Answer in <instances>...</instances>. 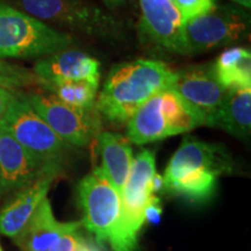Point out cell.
<instances>
[{"label":"cell","instance_id":"9","mask_svg":"<svg viewBox=\"0 0 251 251\" xmlns=\"http://www.w3.org/2000/svg\"><path fill=\"white\" fill-rule=\"evenodd\" d=\"M78 198L84 214L81 224L99 244L109 243L120 221L121 196L100 166L79 181Z\"/></svg>","mask_w":251,"mask_h":251},{"label":"cell","instance_id":"26","mask_svg":"<svg viewBox=\"0 0 251 251\" xmlns=\"http://www.w3.org/2000/svg\"><path fill=\"white\" fill-rule=\"evenodd\" d=\"M14 94L7 89L0 87V120H1L4 114L7 111L9 103H11L12 99H13Z\"/></svg>","mask_w":251,"mask_h":251},{"label":"cell","instance_id":"28","mask_svg":"<svg viewBox=\"0 0 251 251\" xmlns=\"http://www.w3.org/2000/svg\"><path fill=\"white\" fill-rule=\"evenodd\" d=\"M100 1H102L103 4L109 8H115V7H119V6L124 5L126 0H100Z\"/></svg>","mask_w":251,"mask_h":251},{"label":"cell","instance_id":"19","mask_svg":"<svg viewBox=\"0 0 251 251\" xmlns=\"http://www.w3.org/2000/svg\"><path fill=\"white\" fill-rule=\"evenodd\" d=\"M213 69L216 79L226 90L235 87H251V52L242 47L225 50L215 62Z\"/></svg>","mask_w":251,"mask_h":251},{"label":"cell","instance_id":"23","mask_svg":"<svg viewBox=\"0 0 251 251\" xmlns=\"http://www.w3.org/2000/svg\"><path fill=\"white\" fill-rule=\"evenodd\" d=\"M80 235L81 231H79V229L74 231H69V233L64 234L63 236L59 237L58 240L52 244V247L50 248L49 251H74L78 240H79Z\"/></svg>","mask_w":251,"mask_h":251},{"label":"cell","instance_id":"2","mask_svg":"<svg viewBox=\"0 0 251 251\" xmlns=\"http://www.w3.org/2000/svg\"><path fill=\"white\" fill-rule=\"evenodd\" d=\"M233 169L225 146L186 136L162 176V191L190 202H205L214 194L219 178Z\"/></svg>","mask_w":251,"mask_h":251},{"label":"cell","instance_id":"13","mask_svg":"<svg viewBox=\"0 0 251 251\" xmlns=\"http://www.w3.org/2000/svg\"><path fill=\"white\" fill-rule=\"evenodd\" d=\"M172 87L202 115L205 122L219 107L227 92L216 79L213 63L177 70Z\"/></svg>","mask_w":251,"mask_h":251},{"label":"cell","instance_id":"8","mask_svg":"<svg viewBox=\"0 0 251 251\" xmlns=\"http://www.w3.org/2000/svg\"><path fill=\"white\" fill-rule=\"evenodd\" d=\"M250 15L234 5H214L205 13L187 19L184 34L190 55L230 46L246 39Z\"/></svg>","mask_w":251,"mask_h":251},{"label":"cell","instance_id":"25","mask_svg":"<svg viewBox=\"0 0 251 251\" xmlns=\"http://www.w3.org/2000/svg\"><path fill=\"white\" fill-rule=\"evenodd\" d=\"M74 251H106L103 246L99 244L93 237H87L84 234L80 235L79 240L75 247Z\"/></svg>","mask_w":251,"mask_h":251},{"label":"cell","instance_id":"5","mask_svg":"<svg viewBox=\"0 0 251 251\" xmlns=\"http://www.w3.org/2000/svg\"><path fill=\"white\" fill-rule=\"evenodd\" d=\"M0 124L50 174L56 177L61 172L72 147L34 111L26 96L14 94Z\"/></svg>","mask_w":251,"mask_h":251},{"label":"cell","instance_id":"21","mask_svg":"<svg viewBox=\"0 0 251 251\" xmlns=\"http://www.w3.org/2000/svg\"><path fill=\"white\" fill-rule=\"evenodd\" d=\"M33 84H41L40 79L33 71L19 65L0 62V87L9 90Z\"/></svg>","mask_w":251,"mask_h":251},{"label":"cell","instance_id":"15","mask_svg":"<svg viewBox=\"0 0 251 251\" xmlns=\"http://www.w3.org/2000/svg\"><path fill=\"white\" fill-rule=\"evenodd\" d=\"M81 225V221H57L50 200L46 197L13 240L21 251H49L59 237L77 230Z\"/></svg>","mask_w":251,"mask_h":251},{"label":"cell","instance_id":"30","mask_svg":"<svg viewBox=\"0 0 251 251\" xmlns=\"http://www.w3.org/2000/svg\"><path fill=\"white\" fill-rule=\"evenodd\" d=\"M0 251H2V248H1V244H0Z\"/></svg>","mask_w":251,"mask_h":251},{"label":"cell","instance_id":"10","mask_svg":"<svg viewBox=\"0 0 251 251\" xmlns=\"http://www.w3.org/2000/svg\"><path fill=\"white\" fill-rule=\"evenodd\" d=\"M26 99L47 125L71 147L85 148L98 140L101 133V117L97 107H74L52 94H29Z\"/></svg>","mask_w":251,"mask_h":251},{"label":"cell","instance_id":"7","mask_svg":"<svg viewBox=\"0 0 251 251\" xmlns=\"http://www.w3.org/2000/svg\"><path fill=\"white\" fill-rule=\"evenodd\" d=\"M156 174L155 153L142 150L133 158L131 169L121 194V216L109 241L113 251H135L144 221V211L153 193L150 181Z\"/></svg>","mask_w":251,"mask_h":251},{"label":"cell","instance_id":"11","mask_svg":"<svg viewBox=\"0 0 251 251\" xmlns=\"http://www.w3.org/2000/svg\"><path fill=\"white\" fill-rule=\"evenodd\" d=\"M142 35L153 46L178 55H190L184 24L171 0H140Z\"/></svg>","mask_w":251,"mask_h":251},{"label":"cell","instance_id":"12","mask_svg":"<svg viewBox=\"0 0 251 251\" xmlns=\"http://www.w3.org/2000/svg\"><path fill=\"white\" fill-rule=\"evenodd\" d=\"M43 177L55 178L0 124V186L20 191Z\"/></svg>","mask_w":251,"mask_h":251},{"label":"cell","instance_id":"4","mask_svg":"<svg viewBox=\"0 0 251 251\" xmlns=\"http://www.w3.org/2000/svg\"><path fill=\"white\" fill-rule=\"evenodd\" d=\"M74 39L0 0V58H36L68 49Z\"/></svg>","mask_w":251,"mask_h":251},{"label":"cell","instance_id":"17","mask_svg":"<svg viewBox=\"0 0 251 251\" xmlns=\"http://www.w3.org/2000/svg\"><path fill=\"white\" fill-rule=\"evenodd\" d=\"M54 178L43 177L23 188L0 211V234L13 238L47 197Z\"/></svg>","mask_w":251,"mask_h":251},{"label":"cell","instance_id":"1","mask_svg":"<svg viewBox=\"0 0 251 251\" xmlns=\"http://www.w3.org/2000/svg\"><path fill=\"white\" fill-rule=\"evenodd\" d=\"M176 71L156 59H135L109 71L97 97L100 117L114 126L127 125L134 113L150 97L174 85Z\"/></svg>","mask_w":251,"mask_h":251},{"label":"cell","instance_id":"22","mask_svg":"<svg viewBox=\"0 0 251 251\" xmlns=\"http://www.w3.org/2000/svg\"><path fill=\"white\" fill-rule=\"evenodd\" d=\"M185 21L205 13L215 5L216 0H171Z\"/></svg>","mask_w":251,"mask_h":251},{"label":"cell","instance_id":"14","mask_svg":"<svg viewBox=\"0 0 251 251\" xmlns=\"http://www.w3.org/2000/svg\"><path fill=\"white\" fill-rule=\"evenodd\" d=\"M33 72L40 79L41 85L56 81L79 80L99 85L101 64L86 52L68 48L40 59Z\"/></svg>","mask_w":251,"mask_h":251},{"label":"cell","instance_id":"18","mask_svg":"<svg viewBox=\"0 0 251 251\" xmlns=\"http://www.w3.org/2000/svg\"><path fill=\"white\" fill-rule=\"evenodd\" d=\"M98 143L101 156L100 168L121 196L134 158L130 142L120 134L101 131L98 137Z\"/></svg>","mask_w":251,"mask_h":251},{"label":"cell","instance_id":"24","mask_svg":"<svg viewBox=\"0 0 251 251\" xmlns=\"http://www.w3.org/2000/svg\"><path fill=\"white\" fill-rule=\"evenodd\" d=\"M162 212L163 209L161 200L153 194L146 207V211H144V221H146V224H158L159 220H161Z\"/></svg>","mask_w":251,"mask_h":251},{"label":"cell","instance_id":"16","mask_svg":"<svg viewBox=\"0 0 251 251\" xmlns=\"http://www.w3.org/2000/svg\"><path fill=\"white\" fill-rule=\"evenodd\" d=\"M205 126L219 128L237 139H247L251 130V87L227 90Z\"/></svg>","mask_w":251,"mask_h":251},{"label":"cell","instance_id":"29","mask_svg":"<svg viewBox=\"0 0 251 251\" xmlns=\"http://www.w3.org/2000/svg\"><path fill=\"white\" fill-rule=\"evenodd\" d=\"M236 4L242 6L243 8H250L251 7V0H234Z\"/></svg>","mask_w":251,"mask_h":251},{"label":"cell","instance_id":"3","mask_svg":"<svg viewBox=\"0 0 251 251\" xmlns=\"http://www.w3.org/2000/svg\"><path fill=\"white\" fill-rule=\"evenodd\" d=\"M203 117L174 87L158 91L127 122V139L142 144L187 133L203 126Z\"/></svg>","mask_w":251,"mask_h":251},{"label":"cell","instance_id":"20","mask_svg":"<svg viewBox=\"0 0 251 251\" xmlns=\"http://www.w3.org/2000/svg\"><path fill=\"white\" fill-rule=\"evenodd\" d=\"M42 86L62 102L78 108L96 107L98 84L90 81H56L42 84Z\"/></svg>","mask_w":251,"mask_h":251},{"label":"cell","instance_id":"6","mask_svg":"<svg viewBox=\"0 0 251 251\" xmlns=\"http://www.w3.org/2000/svg\"><path fill=\"white\" fill-rule=\"evenodd\" d=\"M25 13L40 21L67 27L86 35L115 41L125 26L114 15L89 0H15Z\"/></svg>","mask_w":251,"mask_h":251},{"label":"cell","instance_id":"27","mask_svg":"<svg viewBox=\"0 0 251 251\" xmlns=\"http://www.w3.org/2000/svg\"><path fill=\"white\" fill-rule=\"evenodd\" d=\"M150 187H151V192L155 194L156 192H159L163 188V177L161 175H158L156 172L151 178V181H150Z\"/></svg>","mask_w":251,"mask_h":251}]
</instances>
